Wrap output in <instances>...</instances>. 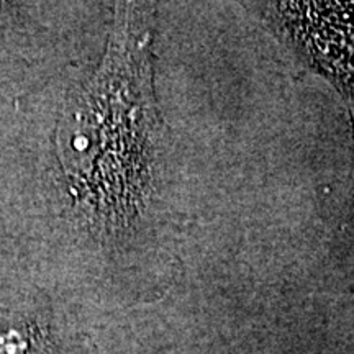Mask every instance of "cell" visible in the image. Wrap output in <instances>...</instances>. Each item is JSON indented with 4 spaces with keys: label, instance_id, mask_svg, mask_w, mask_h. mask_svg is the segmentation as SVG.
Returning <instances> with one entry per match:
<instances>
[{
    "label": "cell",
    "instance_id": "obj_1",
    "mask_svg": "<svg viewBox=\"0 0 354 354\" xmlns=\"http://www.w3.org/2000/svg\"><path fill=\"white\" fill-rule=\"evenodd\" d=\"M115 12L104 59L69 97L56 140L74 207L102 236L131 228L145 210L161 133L151 86V10L118 3Z\"/></svg>",
    "mask_w": 354,
    "mask_h": 354
},
{
    "label": "cell",
    "instance_id": "obj_2",
    "mask_svg": "<svg viewBox=\"0 0 354 354\" xmlns=\"http://www.w3.org/2000/svg\"><path fill=\"white\" fill-rule=\"evenodd\" d=\"M300 13L313 51L331 69L354 74V3H304L292 6Z\"/></svg>",
    "mask_w": 354,
    "mask_h": 354
},
{
    "label": "cell",
    "instance_id": "obj_3",
    "mask_svg": "<svg viewBox=\"0 0 354 354\" xmlns=\"http://www.w3.org/2000/svg\"><path fill=\"white\" fill-rule=\"evenodd\" d=\"M28 336L20 330H7L0 333V354H28Z\"/></svg>",
    "mask_w": 354,
    "mask_h": 354
}]
</instances>
